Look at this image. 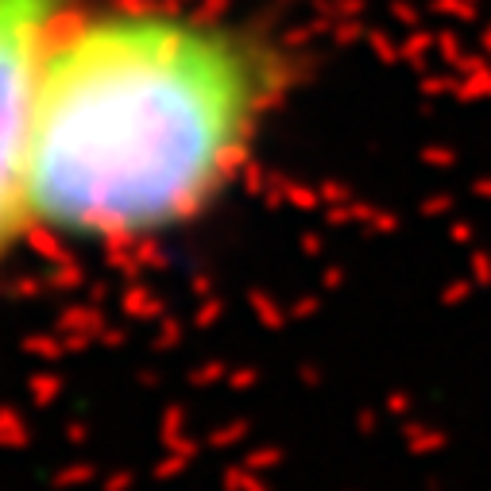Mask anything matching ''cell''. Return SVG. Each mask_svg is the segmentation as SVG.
Returning a JSON list of instances; mask_svg holds the SVG:
<instances>
[{
  "instance_id": "cell-1",
  "label": "cell",
  "mask_w": 491,
  "mask_h": 491,
  "mask_svg": "<svg viewBox=\"0 0 491 491\" xmlns=\"http://www.w3.org/2000/svg\"><path fill=\"white\" fill-rule=\"evenodd\" d=\"M294 81V51L264 24L78 0L39 78L31 228L128 244L193 225L240 183Z\"/></svg>"
},
{
  "instance_id": "cell-2",
  "label": "cell",
  "mask_w": 491,
  "mask_h": 491,
  "mask_svg": "<svg viewBox=\"0 0 491 491\" xmlns=\"http://www.w3.org/2000/svg\"><path fill=\"white\" fill-rule=\"evenodd\" d=\"M78 0H0V259L31 228L27 159L43 62Z\"/></svg>"
}]
</instances>
